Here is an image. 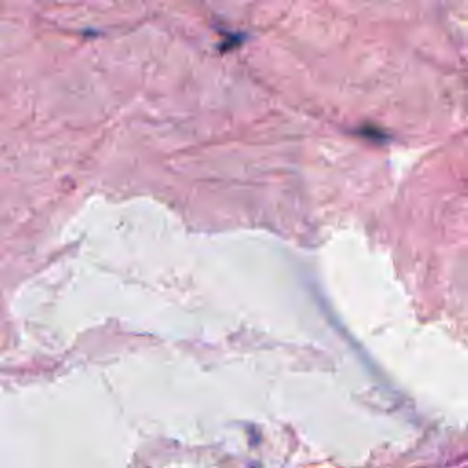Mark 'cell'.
I'll return each instance as SVG.
<instances>
[]
</instances>
